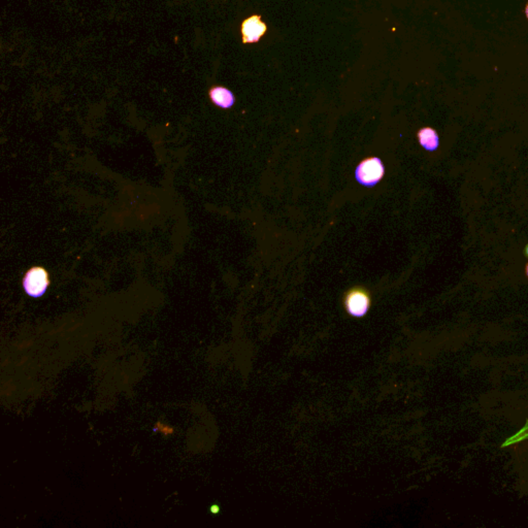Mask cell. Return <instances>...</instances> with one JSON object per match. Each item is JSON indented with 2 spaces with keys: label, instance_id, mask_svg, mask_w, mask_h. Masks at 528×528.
Returning a JSON list of instances; mask_svg holds the SVG:
<instances>
[{
  "label": "cell",
  "instance_id": "cell-1",
  "mask_svg": "<svg viewBox=\"0 0 528 528\" xmlns=\"http://www.w3.org/2000/svg\"><path fill=\"white\" fill-rule=\"evenodd\" d=\"M50 276L43 267H32L23 277V289L29 297H41L50 286Z\"/></svg>",
  "mask_w": 528,
  "mask_h": 528
},
{
  "label": "cell",
  "instance_id": "cell-2",
  "mask_svg": "<svg viewBox=\"0 0 528 528\" xmlns=\"http://www.w3.org/2000/svg\"><path fill=\"white\" fill-rule=\"evenodd\" d=\"M385 169L381 159L376 157L365 159L356 169V180L362 185L372 187L383 178Z\"/></svg>",
  "mask_w": 528,
  "mask_h": 528
},
{
  "label": "cell",
  "instance_id": "cell-3",
  "mask_svg": "<svg viewBox=\"0 0 528 528\" xmlns=\"http://www.w3.org/2000/svg\"><path fill=\"white\" fill-rule=\"evenodd\" d=\"M344 304L349 315L364 317L371 308V295L362 288H354L347 293Z\"/></svg>",
  "mask_w": 528,
  "mask_h": 528
},
{
  "label": "cell",
  "instance_id": "cell-4",
  "mask_svg": "<svg viewBox=\"0 0 528 528\" xmlns=\"http://www.w3.org/2000/svg\"><path fill=\"white\" fill-rule=\"evenodd\" d=\"M267 25L262 22L260 16H252L244 21L241 24V34L244 44H252L259 41L260 37L267 32Z\"/></svg>",
  "mask_w": 528,
  "mask_h": 528
},
{
  "label": "cell",
  "instance_id": "cell-5",
  "mask_svg": "<svg viewBox=\"0 0 528 528\" xmlns=\"http://www.w3.org/2000/svg\"><path fill=\"white\" fill-rule=\"evenodd\" d=\"M211 102L219 108L230 109L234 104V95L227 88L213 87L209 92Z\"/></svg>",
  "mask_w": 528,
  "mask_h": 528
},
{
  "label": "cell",
  "instance_id": "cell-6",
  "mask_svg": "<svg viewBox=\"0 0 528 528\" xmlns=\"http://www.w3.org/2000/svg\"><path fill=\"white\" fill-rule=\"evenodd\" d=\"M420 145L427 151H436L439 146V136L432 128H422L418 132Z\"/></svg>",
  "mask_w": 528,
  "mask_h": 528
},
{
  "label": "cell",
  "instance_id": "cell-7",
  "mask_svg": "<svg viewBox=\"0 0 528 528\" xmlns=\"http://www.w3.org/2000/svg\"><path fill=\"white\" fill-rule=\"evenodd\" d=\"M528 437V420L527 424L522 427V429L519 430L517 434H514L510 439H507L504 443V447L514 445V444L519 443V442L524 441Z\"/></svg>",
  "mask_w": 528,
  "mask_h": 528
},
{
  "label": "cell",
  "instance_id": "cell-8",
  "mask_svg": "<svg viewBox=\"0 0 528 528\" xmlns=\"http://www.w3.org/2000/svg\"><path fill=\"white\" fill-rule=\"evenodd\" d=\"M211 512L213 514H217V513H219V507L218 506H216V504H215V506H211Z\"/></svg>",
  "mask_w": 528,
  "mask_h": 528
},
{
  "label": "cell",
  "instance_id": "cell-9",
  "mask_svg": "<svg viewBox=\"0 0 528 528\" xmlns=\"http://www.w3.org/2000/svg\"><path fill=\"white\" fill-rule=\"evenodd\" d=\"M527 18H528V4H527Z\"/></svg>",
  "mask_w": 528,
  "mask_h": 528
},
{
  "label": "cell",
  "instance_id": "cell-10",
  "mask_svg": "<svg viewBox=\"0 0 528 528\" xmlns=\"http://www.w3.org/2000/svg\"><path fill=\"white\" fill-rule=\"evenodd\" d=\"M527 254H528V246H527Z\"/></svg>",
  "mask_w": 528,
  "mask_h": 528
},
{
  "label": "cell",
  "instance_id": "cell-11",
  "mask_svg": "<svg viewBox=\"0 0 528 528\" xmlns=\"http://www.w3.org/2000/svg\"><path fill=\"white\" fill-rule=\"evenodd\" d=\"M527 274H528V267H527Z\"/></svg>",
  "mask_w": 528,
  "mask_h": 528
}]
</instances>
